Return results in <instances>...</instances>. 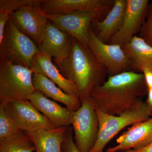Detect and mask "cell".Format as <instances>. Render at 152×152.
I'll use <instances>...</instances> for the list:
<instances>
[{"label": "cell", "mask_w": 152, "mask_h": 152, "mask_svg": "<svg viewBox=\"0 0 152 152\" xmlns=\"http://www.w3.org/2000/svg\"><path fill=\"white\" fill-rule=\"evenodd\" d=\"M117 145L109 148L107 152H124L138 150L152 142V118L135 123L116 140Z\"/></svg>", "instance_id": "cell-14"}, {"label": "cell", "mask_w": 152, "mask_h": 152, "mask_svg": "<svg viewBox=\"0 0 152 152\" xmlns=\"http://www.w3.org/2000/svg\"><path fill=\"white\" fill-rule=\"evenodd\" d=\"M72 127H67L65 133L62 146L63 152H80L77 147L73 137Z\"/></svg>", "instance_id": "cell-25"}, {"label": "cell", "mask_w": 152, "mask_h": 152, "mask_svg": "<svg viewBox=\"0 0 152 152\" xmlns=\"http://www.w3.org/2000/svg\"><path fill=\"white\" fill-rule=\"evenodd\" d=\"M33 83L36 90L47 97L64 104L71 110H77L81 106L79 98L66 94L54 82L42 74L34 72Z\"/></svg>", "instance_id": "cell-18"}, {"label": "cell", "mask_w": 152, "mask_h": 152, "mask_svg": "<svg viewBox=\"0 0 152 152\" xmlns=\"http://www.w3.org/2000/svg\"><path fill=\"white\" fill-rule=\"evenodd\" d=\"M64 77L77 87L81 102L90 97L95 87L105 81L108 73L105 68L96 59L89 47H85L73 38L69 56L58 65Z\"/></svg>", "instance_id": "cell-2"}, {"label": "cell", "mask_w": 152, "mask_h": 152, "mask_svg": "<svg viewBox=\"0 0 152 152\" xmlns=\"http://www.w3.org/2000/svg\"><path fill=\"white\" fill-rule=\"evenodd\" d=\"M10 18L8 15L0 13V43L2 41L6 25Z\"/></svg>", "instance_id": "cell-26"}, {"label": "cell", "mask_w": 152, "mask_h": 152, "mask_svg": "<svg viewBox=\"0 0 152 152\" xmlns=\"http://www.w3.org/2000/svg\"><path fill=\"white\" fill-rule=\"evenodd\" d=\"M73 38L49 21L40 45V51L50 55L58 66L69 56Z\"/></svg>", "instance_id": "cell-12"}, {"label": "cell", "mask_w": 152, "mask_h": 152, "mask_svg": "<svg viewBox=\"0 0 152 152\" xmlns=\"http://www.w3.org/2000/svg\"><path fill=\"white\" fill-rule=\"evenodd\" d=\"M52 60L53 58L50 55L40 51L33 58L31 69L34 72L41 74L46 77L66 94L80 99V93L77 86L74 82L64 77L59 69L54 64Z\"/></svg>", "instance_id": "cell-15"}, {"label": "cell", "mask_w": 152, "mask_h": 152, "mask_svg": "<svg viewBox=\"0 0 152 152\" xmlns=\"http://www.w3.org/2000/svg\"><path fill=\"white\" fill-rule=\"evenodd\" d=\"M126 4L127 0H115L111 10L103 20L96 19L92 23L95 29L93 30L94 32L103 42L108 43L121 28Z\"/></svg>", "instance_id": "cell-17"}, {"label": "cell", "mask_w": 152, "mask_h": 152, "mask_svg": "<svg viewBox=\"0 0 152 152\" xmlns=\"http://www.w3.org/2000/svg\"><path fill=\"white\" fill-rule=\"evenodd\" d=\"M45 15L49 21L65 31L85 47H89V31L92 23L102 17L96 12L82 11Z\"/></svg>", "instance_id": "cell-8"}, {"label": "cell", "mask_w": 152, "mask_h": 152, "mask_svg": "<svg viewBox=\"0 0 152 152\" xmlns=\"http://www.w3.org/2000/svg\"></svg>", "instance_id": "cell-30"}, {"label": "cell", "mask_w": 152, "mask_h": 152, "mask_svg": "<svg viewBox=\"0 0 152 152\" xmlns=\"http://www.w3.org/2000/svg\"><path fill=\"white\" fill-rule=\"evenodd\" d=\"M44 0H1L0 13L10 15L23 7L33 4H39Z\"/></svg>", "instance_id": "cell-23"}, {"label": "cell", "mask_w": 152, "mask_h": 152, "mask_svg": "<svg viewBox=\"0 0 152 152\" xmlns=\"http://www.w3.org/2000/svg\"><path fill=\"white\" fill-rule=\"evenodd\" d=\"M67 128L61 127L25 133L34 145V152H63V144Z\"/></svg>", "instance_id": "cell-19"}, {"label": "cell", "mask_w": 152, "mask_h": 152, "mask_svg": "<svg viewBox=\"0 0 152 152\" xmlns=\"http://www.w3.org/2000/svg\"><path fill=\"white\" fill-rule=\"evenodd\" d=\"M5 106L17 126L25 132L56 128L29 100L12 102Z\"/></svg>", "instance_id": "cell-11"}, {"label": "cell", "mask_w": 152, "mask_h": 152, "mask_svg": "<svg viewBox=\"0 0 152 152\" xmlns=\"http://www.w3.org/2000/svg\"><path fill=\"white\" fill-rule=\"evenodd\" d=\"M35 148L25 132L0 142V152H34Z\"/></svg>", "instance_id": "cell-21"}, {"label": "cell", "mask_w": 152, "mask_h": 152, "mask_svg": "<svg viewBox=\"0 0 152 152\" xmlns=\"http://www.w3.org/2000/svg\"><path fill=\"white\" fill-rule=\"evenodd\" d=\"M140 32V37L152 47V3L149 5L148 16Z\"/></svg>", "instance_id": "cell-24"}, {"label": "cell", "mask_w": 152, "mask_h": 152, "mask_svg": "<svg viewBox=\"0 0 152 152\" xmlns=\"http://www.w3.org/2000/svg\"><path fill=\"white\" fill-rule=\"evenodd\" d=\"M143 74L148 89L152 88V71L146 68H144L141 71Z\"/></svg>", "instance_id": "cell-27"}, {"label": "cell", "mask_w": 152, "mask_h": 152, "mask_svg": "<svg viewBox=\"0 0 152 152\" xmlns=\"http://www.w3.org/2000/svg\"><path fill=\"white\" fill-rule=\"evenodd\" d=\"M76 111L71 110V124L75 143L80 152H90L94 146L99 132V120L94 104L90 97Z\"/></svg>", "instance_id": "cell-6"}, {"label": "cell", "mask_w": 152, "mask_h": 152, "mask_svg": "<svg viewBox=\"0 0 152 152\" xmlns=\"http://www.w3.org/2000/svg\"><path fill=\"white\" fill-rule=\"evenodd\" d=\"M39 51L35 43L18 29L10 17L0 43V59L31 69L33 58Z\"/></svg>", "instance_id": "cell-5"}, {"label": "cell", "mask_w": 152, "mask_h": 152, "mask_svg": "<svg viewBox=\"0 0 152 152\" xmlns=\"http://www.w3.org/2000/svg\"><path fill=\"white\" fill-rule=\"evenodd\" d=\"M124 152H152V142L148 145L138 150H127Z\"/></svg>", "instance_id": "cell-28"}, {"label": "cell", "mask_w": 152, "mask_h": 152, "mask_svg": "<svg viewBox=\"0 0 152 152\" xmlns=\"http://www.w3.org/2000/svg\"><path fill=\"white\" fill-rule=\"evenodd\" d=\"M115 1L110 0H44L41 8L45 14L66 13L75 11L96 12L107 15Z\"/></svg>", "instance_id": "cell-13"}, {"label": "cell", "mask_w": 152, "mask_h": 152, "mask_svg": "<svg viewBox=\"0 0 152 152\" xmlns=\"http://www.w3.org/2000/svg\"><path fill=\"white\" fill-rule=\"evenodd\" d=\"M29 101L56 128L68 127L71 124V110L64 107L36 90Z\"/></svg>", "instance_id": "cell-16"}, {"label": "cell", "mask_w": 152, "mask_h": 152, "mask_svg": "<svg viewBox=\"0 0 152 152\" xmlns=\"http://www.w3.org/2000/svg\"><path fill=\"white\" fill-rule=\"evenodd\" d=\"M148 99L146 103L152 110V88L148 89Z\"/></svg>", "instance_id": "cell-29"}, {"label": "cell", "mask_w": 152, "mask_h": 152, "mask_svg": "<svg viewBox=\"0 0 152 152\" xmlns=\"http://www.w3.org/2000/svg\"><path fill=\"white\" fill-rule=\"evenodd\" d=\"M21 131L7 110L5 106L0 104V142L18 134Z\"/></svg>", "instance_id": "cell-22"}, {"label": "cell", "mask_w": 152, "mask_h": 152, "mask_svg": "<svg viewBox=\"0 0 152 152\" xmlns=\"http://www.w3.org/2000/svg\"><path fill=\"white\" fill-rule=\"evenodd\" d=\"M148 91L143 74L129 71L109 76L103 83L93 89L90 97L101 111L119 115L135 105Z\"/></svg>", "instance_id": "cell-1"}, {"label": "cell", "mask_w": 152, "mask_h": 152, "mask_svg": "<svg viewBox=\"0 0 152 152\" xmlns=\"http://www.w3.org/2000/svg\"><path fill=\"white\" fill-rule=\"evenodd\" d=\"M88 45L98 62L107 70L109 76L131 71L130 60L122 47L103 42L97 37L91 26Z\"/></svg>", "instance_id": "cell-7"}, {"label": "cell", "mask_w": 152, "mask_h": 152, "mask_svg": "<svg viewBox=\"0 0 152 152\" xmlns=\"http://www.w3.org/2000/svg\"><path fill=\"white\" fill-rule=\"evenodd\" d=\"M95 107L99 120V132L96 143L90 152H103L109 142L121 131L135 123L149 119L152 115L151 109L141 99L132 108L119 115H108Z\"/></svg>", "instance_id": "cell-3"}, {"label": "cell", "mask_w": 152, "mask_h": 152, "mask_svg": "<svg viewBox=\"0 0 152 152\" xmlns=\"http://www.w3.org/2000/svg\"><path fill=\"white\" fill-rule=\"evenodd\" d=\"M34 73L29 68L0 59V104L29 100L36 90Z\"/></svg>", "instance_id": "cell-4"}, {"label": "cell", "mask_w": 152, "mask_h": 152, "mask_svg": "<svg viewBox=\"0 0 152 152\" xmlns=\"http://www.w3.org/2000/svg\"><path fill=\"white\" fill-rule=\"evenodd\" d=\"M122 48L130 60L131 71L141 73L144 68L152 71V47L142 38L134 36Z\"/></svg>", "instance_id": "cell-20"}, {"label": "cell", "mask_w": 152, "mask_h": 152, "mask_svg": "<svg viewBox=\"0 0 152 152\" xmlns=\"http://www.w3.org/2000/svg\"><path fill=\"white\" fill-rule=\"evenodd\" d=\"M42 3L25 6L10 15L18 29L31 38L38 47L42 42L49 22L41 8Z\"/></svg>", "instance_id": "cell-9"}, {"label": "cell", "mask_w": 152, "mask_h": 152, "mask_svg": "<svg viewBox=\"0 0 152 152\" xmlns=\"http://www.w3.org/2000/svg\"><path fill=\"white\" fill-rule=\"evenodd\" d=\"M148 0H127L124 16L121 28L107 44L123 47L140 32L145 21L149 8Z\"/></svg>", "instance_id": "cell-10"}]
</instances>
